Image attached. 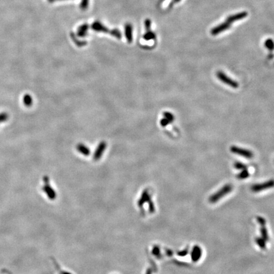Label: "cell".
I'll return each mask as SVG.
<instances>
[{
    "instance_id": "17",
    "label": "cell",
    "mask_w": 274,
    "mask_h": 274,
    "mask_svg": "<svg viewBox=\"0 0 274 274\" xmlns=\"http://www.w3.org/2000/svg\"><path fill=\"white\" fill-rule=\"evenodd\" d=\"M110 34H111L112 36H114V37H115V38H118V39H121V37H122L121 32H120L119 30L118 29H113V30H111V31H110Z\"/></svg>"
},
{
    "instance_id": "6",
    "label": "cell",
    "mask_w": 274,
    "mask_h": 274,
    "mask_svg": "<svg viewBox=\"0 0 274 274\" xmlns=\"http://www.w3.org/2000/svg\"><path fill=\"white\" fill-rule=\"evenodd\" d=\"M258 223L260 225V232L261 234V238L265 239L266 241H269L270 238L268 233V231L266 227V220L265 219L261 218L258 220Z\"/></svg>"
},
{
    "instance_id": "7",
    "label": "cell",
    "mask_w": 274,
    "mask_h": 274,
    "mask_svg": "<svg viewBox=\"0 0 274 274\" xmlns=\"http://www.w3.org/2000/svg\"><path fill=\"white\" fill-rule=\"evenodd\" d=\"M202 253L203 251L201 248L199 246H195L193 247L191 254L192 261H194V262H197V261H198L201 258Z\"/></svg>"
},
{
    "instance_id": "21",
    "label": "cell",
    "mask_w": 274,
    "mask_h": 274,
    "mask_svg": "<svg viewBox=\"0 0 274 274\" xmlns=\"http://www.w3.org/2000/svg\"><path fill=\"white\" fill-rule=\"evenodd\" d=\"M164 116L165 118L168 119L169 122H171L174 121V116L172 114H171L170 113H168V112H166V113H164Z\"/></svg>"
},
{
    "instance_id": "4",
    "label": "cell",
    "mask_w": 274,
    "mask_h": 274,
    "mask_svg": "<svg viewBox=\"0 0 274 274\" xmlns=\"http://www.w3.org/2000/svg\"><path fill=\"white\" fill-rule=\"evenodd\" d=\"M274 187V180H270L262 183H258L253 185L251 186V191L253 192H259L267 189Z\"/></svg>"
},
{
    "instance_id": "22",
    "label": "cell",
    "mask_w": 274,
    "mask_h": 274,
    "mask_svg": "<svg viewBox=\"0 0 274 274\" xmlns=\"http://www.w3.org/2000/svg\"><path fill=\"white\" fill-rule=\"evenodd\" d=\"M151 21L150 19H146L145 21V27L146 29L148 31H150L151 29Z\"/></svg>"
},
{
    "instance_id": "2",
    "label": "cell",
    "mask_w": 274,
    "mask_h": 274,
    "mask_svg": "<svg viewBox=\"0 0 274 274\" xmlns=\"http://www.w3.org/2000/svg\"><path fill=\"white\" fill-rule=\"evenodd\" d=\"M216 76L222 83L229 85L233 88H238L239 87V83L238 82L229 77L227 74L221 71L216 72Z\"/></svg>"
},
{
    "instance_id": "25",
    "label": "cell",
    "mask_w": 274,
    "mask_h": 274,
    "mask_svg": "<svg viewBox=\"0 0 274 274\" xmlns=\"http://www.w3.org/2000/svg\"><path fill=\"white\" fill-rule=\"evenodd\" d=\"M153 253L154 255H156V256H159L160 255V251H159V248L158 247H154V250H153Z\"/></svg>"
},
{
    "instance_id": "11",
    "label": "cell",
    "mask_w": 274,
    "mask_h": 274,
    "mask_svg": "<svg viewBox=\"0 0 274 274\" xmlns=\"http://www.w3.org/2000/svg\"><path fill=\"white\" fill-rule=\"evenodd\" d=\"M105 143H101V145H100L99 146H98V148H97V150L96 151V152H95V159H98L100 157H101V156L102 155V154H103V152H104V151L105 150Z\"/></svg>"
},
{
    "instance_id": "15",
    "label": "cell",
    "mask_w": 274,
    "mask_h": 274,
    "mask_svg": "<svg viewBox=\"0 0 274 274\" xmlns=\"http://www.w3.org/2000/svg\"><path fill=\"white\" fill-rule=\"evenodd\" d=\"M155 38H156V34H154V32H153L152 31H148L143 35V39L147 41L152 40Z\"/></svg>"
},
{
    "instance_id": "27",
    "label": "cell",
    "mask_w": 274,
    "mask_h": 274,
    "mask_svg": "<svg viewBox=\"0 0 274 274\" xmlns=\"http://www.w3.org/2000/svg\"><path fill=\"white\" fill-rule=\"evenodd\" d=\"M146 274H151V271L150 270H147V273Z\"/></svg>"
},
{
    "instance_id": "12",
    "label": "cell",
    "mask_w": 274,
    "mask_h": 274,
    "mask_svg": "<svg viewBox=\"0 0 274 274\" xmlns=\"http://www.w3.org/2000/svg\"><path fill=\"white\" fill-rule=\"evenodd\" d=\"M249 177H250V173H249L247 169H245L242 170V171L237 175V178L239 180H244L247 178Z\"/></svg>"
},
{
    "instance_id": "10",
    "label": "cell",
    "mask_w": 274,
    "mask_h": 274,
    "mask_svg": "<svg viewBox=\"0 0 274 274\" xmlns=\"http://www.w3.org/2000/svg\"><path fill=\"white\" fill-rule=\"evenodd\" d=\"M89 29V26L88 24H84L81 26H80L77 31V36L78 37H84L86 36L87 33H88V31Z\"/></svg>"
},
{
    "instance_id": "8",
    "label": "cell",
    "mask_w": 274,
    "mask_h": 274,
    "mask_svg": "<svg viewBox=\"0 0 274 274\" xmlns=\"http://www.w3.org/2000/svg\"><path fill=\"white\" fill-rule=\"evenodd\" d=\"M92 29L96 32H101L105 33L109 32L108 28H106L103 24H102L99 21H95L92 24Z\"/></svg>"
},
{
    "instance_id": "16",
    "label": "cell",
    "mask_w": 274,
    "mask_h": 274,
    "mask_svg": "<svg viewBox=\"0 0 274 274\" xmlns=\"http://www.w3.org/2000/svg\"><path fill=\"white\" fill-rule=\"evenodd\" d=\"M78 147V148L79 151L81 153L83 154L84 155H88L89 154V152H90L89 149L87 148L86 146H84V145L80 144Z\"/></svg>"
},
{
    "instance_id": "18",
    "label": "cell",
    "mask_w": 274,
    "mask_h": 274,
    "mask_svg": "<svg viewBox=\"0 0 274 274\" xmlns=\"http://www.w3.org/2000/svg\"><path fill=\"white\" fill-rule=\"evenodd\" d=\"M233 166L236 169H239V170H243V169H247L246 165L241 163V162H238V161L235 162V163H234Z\"/></svg>"
},
{
    "instance_id": "9",
    "label": "cell",
    "mask_w": 274,
    "mask_h": 274,
    "mask_svg": "<svg viewBox=\"0 0 274 274\" xmlns=\"http://www.w3.org/2000/svg\"><path fill=\"white\" fill-rule=\"evenodd\" d=\"M124 32H125L126 38L128 43H131L133 41V27L131 24L128 23L124 27Z\"/></svg>"
},
{
    "instance_id": "3",
    "label": "cell",
    "mask_w": 274,
    "mask_h": 274,
    "mask_svg": "<svg viewBox=\"0 0 274 274\" xmlns=\"http://www.w3.org/2000/svg\"><path fill=\"white\" fill-rule=\"evenodd\" d=\"M230 151L235 154L242 156L247 159H252L254 156V154L252 151L247 150V149L242 148L235 145H232L230 147Z\"/></svg>"
},
{
    "instance_id": "1",
    "label": "cell",
    "mask_w": 274,
    "mask_h": 274,
    "mask_svg": "<svg viewBox=\"0 0 274 274\" xmlns=\"http://www.w3.org/2000/svg\"><path fill=\"white\" fill-rule=\"evenodd\" d=\"M232 189H233V186L230 184H227L225 185H224L223 187L221 188V189H220L218 191L215 192L214 194H213L209 197V202L211 203H215L218 202L222 197H225V195L229 194L232 191Z\"/></svg>"
},
{
    "instance_id": "23",
    "label": "cell",
    "mask_w": 274,
    "mask_h": 274,
    "mask_svg": "<svg viewBox=\"0 0 274 274\" xmlns=\"http://www.w3.org/2000/svg\"><path fill=\"white\" fill-rule=\"evenodd\" d=\"M188 253H189V250H188V249H185V250H184L183 251L178 252L177 255L178 256H186V255L188 254Z\"/></svg>"
},
{
    "instance_id": "13",
    "label": "cell",
    "mask_w": 274,
    "mask_h": 274,
    "mask_svg": "<svg viewBox=\"0 0 274 274\" xmlns=\"http://www.w3.org/2000/svg\"><path fill=\"white\" fill-rule=\"evenodd\" d=\"M255 242L257 245L261 249V250H265L266 249V241L262 238H256Z\"/></svg>"
},
{
    "instance_id": "29",
    "label": "cell",
    "mask_w": 274,
    "mask_h": 274,
    "mask_svg": "<svg viewBox=\"0 0 274 274\" xmlns=\"http://www.w3.org/2000/svg\"><path fill=\"white\" fill-rule=\"evenodd\" d=\"M64 274H70V273H64Z\"/></svg>"
},
{
    "instance_id": "28",
    "label": "cell",
    "mask_w": 274,
    "mask_h": 274,
    "mask_svg": "<svg viewBox=\"0 0 274 274\" xmlns=\"http://www.w3.org/2000/svg\"><path fill=\"white\" fill-rule=\"evenodd\" d=\"M54 1H55V0H49V2H54Z\"/></svg>"
},
{
    "instance_id": "14",
    "label": "cell",
    "mask_w": 274,
    "mask_h": 274,
    "mask_svg": "<svg viewBox=\"0 0 274 274\" xmlns=\"http://www.w3.org/2000/svg\"><path fill=\"white\" fill-rule=\"evenodd\" d=\"M71 38L72 39V40L74 41V42L78 46H83L84 45H85L86 44V43L85 41H79V40H78V38H76V36L74 34L73 32L71 33Z\"/></svg>"
},
{
    "instance_id": "24",
    "label": "cell",
    "mask_w": 274,
    "mask_h": 274,
    "mask_svg": "<svg viewBox=\"0 0 274 274\" xmlns=\"http://www.w3.org/2000/svg\"><path fill=\"white\" fill-rule=\"evenodd\" d=\"M169 123V121L168 119H166V118H164V119L161 120V126H167Z\"/></svg>"
},
{
    "instance_id": "19",
    "label": "cell",
    "mask_w": 274,
    "mask_h": 274,
    "mask_svg": "<svg viewBox=\"0 0 274 274\" xmlns=\"http://www.w3.org/2000/svg\"><path fill=\"white\" fill-rule=\"evenodd\" d=\"M265 45L267 48H268V49H270V50H272V49H273V48H274V43L270 39H268L265 41Z\"/></svg>"
},
{
    "instance_id": "20",
    "label": "cell",
    "mask_w": 274,
    "mask_h": 274,
    "mask_svg": "<svg viewBox=\"0 0 274 274\" xmlns=\"http://www.w3.org/2000/svg\"><path fill=\"white\" fill-rule=\"evenodd\" d=\"M89 5V0H81V2L80 4V8L83 10H85L88 7Z\"/></svg>"
},
{
    "instance_id": "5",
    "label": "cell",
    "mask_w": 274,
    "mask_h": 274,
    "mask_svg": "<svg viewBox=\"0 0 274 274\" xmlns=\"http://www.w3.org/2000/svg\"><path fill=\"white\" fill-rule=\"evenodd\" d=\"M45 185L43 187V190L45 192V193L48 196V199L50 200H54L55 199L57 195L55 192V191L52 189V186L49 183V179L48 177H45L43 178Z\"/></svg>"
},
{
    "instance_id": "26",
    "label": "cell",
    "mask_w": 274,
    "mask_h": 274,
    "mask_svg": "<svg viewBox=\"0 0 274 274\" xmlns=\"http://www.w3.org/2000/svg\"><path fill=\"white\" fill-rule=\"evenodd\" d=\"M166 253L168 255L171 256L172 255V251L171 250H168V251H166Z\"/></svg>"
}]
</instances>
